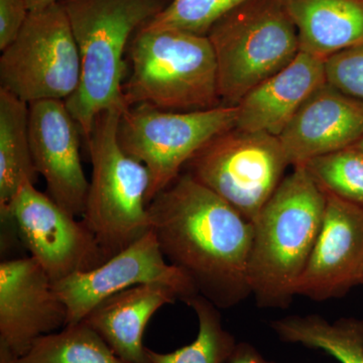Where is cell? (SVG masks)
Here are the masks:
<instances>
[{
    "instance_id": "cell-22",
    "label": "cell",
    "mask_w": 363,
    "mask_h": 363,
    "mask_svg": "<svg viewBox=\"0 0 363 363\" xmlns=\"http://www.w3.org/2000/svg\"><path fill=\"white\" fill-rule=\"evenodd\" d=\"M194 310L199 322L197 337L187 346L169 353L147 348L150 363H227L235 348V339L223 328L218 308L203 296L184 301Z\"/></svg>"
},
{
    "instance_id": "cell-18",
    "label": "cell",
    "mask_w": 363,
    "mask_h": 363,
    "mask_svg": "<svg viewBox=\"0 0 363 363\" xmlns=\"http://www.w3.org/2000/svg\"><path fill=\"white\" fill-rule=\"evenodd\" d=\"M300 52L326 60L363 44V0H281Z\"/></svg>"
},
{
    "instance_id": "cell-4",
    "label": "cell",
    "mask_w": 363,
    "mask_h": 363,
    "mask_svg": "<svg viewBox=\"0 0 363 363\" xmlns=\"http://www.w3.org/2000/svg\"><path fill=\"white\" fill-rule=\"evenodd\" d=\"M126 106L197 111L222 104L217 64L207 35L140 28L128 50Z\"/></svg>"
},
{
    "instance_id": "cell-2",
    "label": "cell",
    "mask_w": 363,
    "mask_h": 363,
    "mask_svg": "<svg viewBox=\"0 0 363 363\" xmlns=\"http://www.w3.org/2000/svg\"><path fill=\"white\" fill-rule=\"evenodd\" d=\"M81 58V82L66 105L86 142L101 112L128 108L123 85L133 38L172 0H59Z\"/></svg>"
},
{
    "instance_id": "cell-6",
    "label": "cell",
    "mask_w": 363,
    "mask_h": 363,
    "mask_svg": "<svg viewBox=\"0 0 363 363\" xmlns=\"http://www.w3.org/2000/svg\"><path fill=\"white\" fill-rule=\"evenodd\" d=\"M207 37L224 104L238 105L300 52L297 30L281 0H248L222 16Z\"/></svg>"
},
{
    "instance_id": "cell-17",
    "label": "cell",
    "mask_w": 363,
    "mask_h": 363,
    "mask_svg": "<svg viewBox=\"0 0 363 363\" xmlns=\"http://www.w3.org/2000/svg\"><path fill=\"white\" fill-rule=\"evenodd\" d=\"M177 300H180L178 293L164 284L138 285L107 298L83 322L124 362L150 363L143 345L145 327L157 310Z\"/></svg>"
},
{
    "instance_id": "cell-16",
    "label": "cell",
    "mask_w": 363,
    "mask_h": 363,
    "mask_svg": "<svg viewBox=\"0 0 363 363\" xmlns=\"http://www.w3.org/2000/svg\"><path fill=\"white\" fill-rule=\"evenodd\" d=\"M325 83L324 60L298 52L292 63L253 88L238 102L235 128L279 136Z\"/></svg>"
},
{
    "instance_id": "cell-24",
    "label": "cell",
    "mask_w": 363,
    "mask_h": 363,
    "mask_svg": "<svg viewBox=\"0 0 363 363\" xmlns=\"http://www.w3.org/2000/svg\"><path fill=\"white\" fill-rule=\"evenodd\" d=\"M248 0H172L143 28L175 30L207 35L222 16Z\"/></svg>"
},
{
    "instance_id": "cell-20",
    "label": "cell",
    "mask_w": 363,
    "mask_h": 363,
    "mask_svg": "<svg viewBox=\"0 0 363 363\" xmlns=\"http://www.w3.org/2000/svg\"><path fill=\"white\" fill-rule=\"evenodd\" d=\"M281 340L324 351L340 363H363V321L329 322L318 315L289 316L272 322Z\"/></svg>"
},
{
    "instance_id": "cell-10",
    "label": "cell",
    "mask_w": 363,
    "mask_h": 363,
    "mask_svg": "<svg viewBox=\"0 0 363 363\" xmlns=\"http://www.w3.org/2000/svg\"><path fill=\"white\" fill-rule=\"evenodd\" d=\"M1 212L13 224L30 257L52 283L101 266L107 259L83 221L67 212L32 182H26Z\"/></svg>"
},
{
    "instance_id": "cell-8",
    "label": "cell",
    "mask_w": 363,
    "mask_h": 363,
    "mask_svg": "<svg viewBox=\"0 0 363 363\" xmlns=\"http://www.w3.org/2000/svg\"><path fill=\"white\" fill-rule=\"evenodd\" d=\"M1 52L0 88L26 104L66 101L80 85V52L60 1L30 11L16 39Z\"/></svg>"
},
{
    "instance_id": "cell-15",
    "label": "cell",
    "mask_w": 363,
    "mask_h": 363,
    "mask_svg": "<svg viewBox=\"0 0 363 363\" xmlns=\"http://www.w3.org/2000/svg\"><path fill=\"white\" fill-rule=\"evenodd\" d=\"M363 136V104L325 83L278 136L291 166L354 145Z\"/></svg>"
},
{
    "instance_id": "cell-28",
    "label": "cell",
    "mask_w": 363,
    "mask_h": 363,
    "mask_svg": "<svg viewBox=\"0 0 363 363\" xmlns=\"http://www.w3.org/2000/svg\"><path fill=\"white\" fill-rule=\"evenodd\" d=\"M55 1H59V0H28V4L30 11H33V9L48 6V4Z\"/></svg>"
},
{
    "instance_id": "cell-1",
    "label": "cell",
    "mask_w": 363,
    "mask_h": 363,
    "mask_svg": "<svg viewBox=\"0 0 363 363\" xmlns=\"http://www.w3.org/2000/svg\"><path fill=\"white\" fill-rule=\"evenodd\" d=\"M147 212L164 259L187 274L199 295L218 309L252 295V222L185 172L150 202Z\"/></svg>"
},
{
    "instance_id": "cell-5",
    "label": "cell",
    "mask_w": 363,
    "mask_h": 363,
    "mask_svg": "<svg viewBox=\"0 0 363 363\" xmlns=\"http://www.w3.org/2000/svg\"><path fill=\"white\" fill-rule=\"evenodd\" d=\"M123 113L117 109L101 112L86 142L92 176L82 221L107 259L150 231L147 204L150 174L119 143Z\"/></svg>"
},
{
    "instance_id": "cell-13",
    "label": "cell",
    "mask_w": 363,
    "mask_h": 363,
    "mask_svg": "<svg viewBox=\"0 0 363 363\" xmlns=\"http://www.w3.org/2000/svg\"><path fill=\"white\" fill-rule=\"evenodd\" d=\"M30 149L35 168L55 202L73 216H82L89 181L81 162V133L63 100L28 104Z\"/></svg>"
},
{
    "instance_id": "cell-27",
    "label": "cell",
    "mask_w": 363,
    "mask_h": 363,
    "mask_svg": "<svg viewBox=\"0 0 363 363\" xmlns=\"http://www.w3.org/2000/svg\"><path fill=\"white\" fill-rule=\"evenodd\" d=\"M227 363H274L269 362L250 343L236 344L233 354Z\"/></svg>"
},
{
    "instance_id": "cell-3",
    "label": "cell",
    "mask_w": 363,
    "mask_h": 363,
    "mask_svg": "<svg viewBox=\"0 0 363 363\" xmlns=\"http://www.w3.org/2000/svg\"><path fill=\"white\" fill-rule=\"evenodd\" d=\"M326 193L305 166L294 167L253 222L248 285L262 307L286 308L317 240Z\"/></svg>"
},
{
    "instance_id": "cell-30",
    "label": "cell",
    "mask_w": 363,
    "mask_h": 363,
    "mask_svg": "<svg viewBox=\"0 0 363 363\" xmlns=\"http://www.w3.org/2000/svg\"><path fill=\"white\" fill-rule=\"evenodd\" d=\"M358 285H363V264L362 271H360L359 279H358Z\"/></svg>"
},
{
    "instance_id": "cell-29",
    "label": "cell",
    "mask_w": 363,
    "mask_h": 363,
    "mask_svg": "<svg viewBox=\"0 0 363 363\" xmlns=\"http://www.w3.org/2000/svg\"><path fill=\"white\" fill-rule=\"evenodd\" d=\"M355 147H358L360 150H362L363 152V136L362 138H360L359 140L357 143H355Z\"/></svg>"
},
{
    "instance_id": "cell-12",
    "label": "cell",
    "mask_w": 363,
    "mask_h": 363,
    "mask_svg": "<svg viewBox=\"0 0 363 363\" xmlns=\"http://www.w3.org/2000/svg\"><path fill=\"white\" fill-rule=\"evenodd\" d=\"M66 305L52 279L30 257L0 264V363L28 353L35 341L66 326Z\"/></svg>"
},
{
    "instance_id": "cell-21",
    "label": "cell",
    "mask_w": 363,
    "mask_h": 363,
    "mask_svg": "<svg viewBox=\"0 0 363 363\" xmlns=\"http://www.w3.org/2000/svg\"><path fill=\"white\" fill-rule=\"evenodd\" d=\"M11 363H128L85 322L67 325L59 333L35 341L23 357Z\"/></svg>"
},
{
    "instance_id": "cell-25",
    "label": "cell",
    "mask_w": 363,
    "mask_h": 363,
    "mask_svg": "<svg viewBox=\"0 0 363 363\" xmlns=\"http://www.w3.org/2000/svg\"><path fill=\"white\" fill-rule=\"evenodd\" d=\"M326 82L363 104V44L325 60Z\"/></svg>"
},
{
    "instance_id": "cell-14",
    "label": "cell",
    "mask_w": 363,
    "mask_h": 363,
    "mask_svg": "<svg viewBox=\"0 0 363 363\" xmlns=\"http://www.w3.org/2000/svg\"><path fill=\"white\" fill-rule=\"evenodd\" d=\"M363 264V207L326 193L317 240L296 286L314 301L342 297L358 285Z\"/></svg>"
},
{
    "instance_id": "cell-11",
    "label": "cell",
    "mask_w": 363,
    "mask_h": 363,
    "mask_svg": "<svg viewBox=\"0 0 363 363\" xmlns=\"http://www.w3.org/2000/svg\"><path fill=\"white\" fill-rule=\"evenodd\" d=\"M152 283L171 286L182 301L198 295L187 274L164 259L156 235L150 230L101 266L72 274L52 283V286L66 305L67 326L80 323L107 298Z\"/></svg>"
},
{
    "instance_id": "cell-9",
    "label": "cell",
    "mask_w": 363,
    "mask_h": 363,
    "mask_svg": "<svg viewBox=\"0 0 363 363\" xmlns=\"http://www.w3.org/2000/svg\"><path fill=\"white\" fill-rule=\"evenodd\" d=\"M289 166L278 136L234 128L210 140L182 172L253 223L285 178Z\"/></svg>"
},
{
    "instance_id": "cell-19",
    "label": "cell",
    "mask_w": 363,
    "mask_h": 363,
    "mask_svg": "<svg viewBox=\"0 0 363 363\" xmlns=\"http://www.w3.org/2000/svg\"><path fill=\"white\" fill-rule=\"evenodd\" d=\"M28 104L0 88V209L26 182L35 184L28 128Z\"/></svg>"
},
{
    "instance_id": "cell-23",
    "label": "cell",
    "mask_w": 363,
    "mask_h": 363,
    "mask_svg": "<svg viewBox=\"0 0 363 363\" xmlns=\"http://www.w3.org/2000/svg\"><path fill=\"white\" fill-rule=\"evenodd\" d=\"M305 167L325 193L363 207V152L355 145L316 157Z\"/></svg>"
},
{
    "instance_id": "cell-26",
    "label": "cell",
    "mask_w": 363,
    "mask_h": 363,
    "mask_svg": "<svg viewBox=\"0 0 363 363\" xmlns=\"http://www.w3.org/2000/svg\"><path fill=\"white\" fill-rule=\"evenodd\" d=\"M30 9L28 0H0V50L4 51L18 37Z\"/></svg>"
},
{
    "instance_id": "cell-7",
    "label": "cell",
    "mask_w": 363,
    "mask_h": 363,
    "mask_svg": "<svg viewBox=\"0 0 363 363\" xmlns=\"http://www.w3.org/2000/svg\"><path fill=\"white\" fill-rule=\"evenodd\" d=\"M236 118V105L187 112L147 105L128 107L119 121L118 140L124 152L149 171L147 204L173 183L210 140L235 128Z\"/></svg>"
}]
</instances>
